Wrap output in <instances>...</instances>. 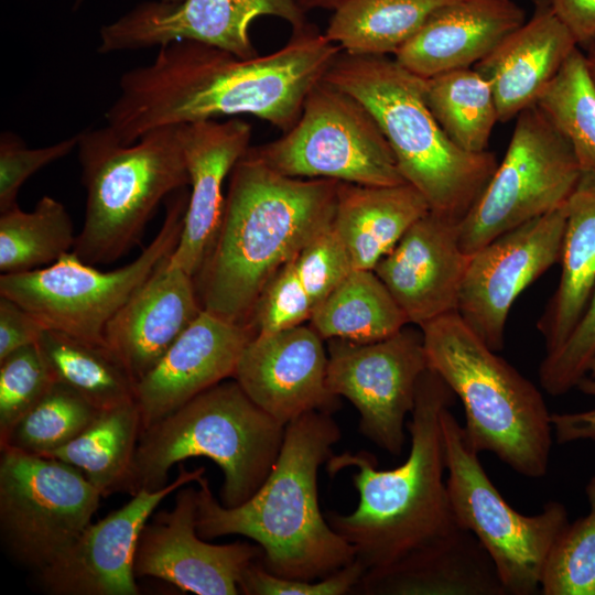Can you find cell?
<instances>
[{
    "label": "cell",
    "mask_w": 595,
    "mask_h": 595,
    "mask_svg": "<svg viewBox=\"0 0 595 595\" xmlns=\"http://www.w3.org/2000/svg\"><path fill=\"white\" fill-rule=\"evenodd\" d=\"M409 321L374 270H353L314 310L310 325L323 339L371 343Z\"/></svg>",
    "instance_id": "f1b7e54d"
},
{
    "label": "cell",
    "mask_w": 595,
    "mask_h": 595,
    "mask_svg": "<svg viewBox=\"0 0 595 595\" xmlns=\"http://www.w3.org/2000/svg\"><path fill=\"white\" fill-rule=\"evenodd\" d=\"M54 382L37 343L22 347L0 361V440Z\"/></svg>",
    "instance_id": "74e56055"
},
{
    "label": "cell",
    "mask_w": 595,
    "mask_h": 595,
    "mask_svg": "<svg viewBox=\"0 0 595 595\" xmlns=\"http://www.w3.org/2000/svg\"><path fill=\"white\" fill-rule=\"evenodd\" d=\"M374 595H507L495 564L463 528L382 578ZM371 593V595H372Z\"/></svg>",
    "instance_id": "83f0119b"
},
{
    "label": "cell",
    "mask_w": 595,
    "mask_h": 595,
    "mask_svg": "<svg viewBox=\"0 0 595 595\" xmlns=\"http://www.w3.org/2000/svg\"><path fill=\"white\" fill-rule=\"evenodd\" d=\"M323 79L365 105L404 181L421 193L431 212L459 224L498 163L489 151L467 152L448 139L425 102L424 77L394 57L342 50Z\"/></svg>",
    "instance_id": "5b68a950"
},
{
    "label": "cell",
    "mask_w": 595,
    "mask_h": 595,
    "mask_svg": "<svg viewBox=\"0 0 595 595\" xmlns=\"http://www.w3.org/2000/svg\"><path fill=\"white\" fill-rule=\"evenodd\" d=\"M180 127L191 188L181 237L169 261L195 277L221 219L224 182L250 147L251 126L231 118Z\"/></svg>",
    "instance_id": "7402d4cb"
},
{
    "label": "cell",
    "mask_w": 595,
    "mask_h": 595,
    "mask_svg": "<svg viewBox=\"0 0 595 595\" xmlns=\"http://www.w3.org/2000/svg\"><path fill=\"white\" fill-rule=\"evenodd\" d=\"M420 329L429 368L463 405L469 444L524 477L545 476L554 439L540 390L489 348L457 312Z\"/></svg>",
    "instance_id": "8992f818"
},
{
    "label": "cell",
    "mask_w": 595,
    "mask_h": 595,
    "mask_svg": "<svg viewBox=\"0 0 595 595\" xmlns=\"http://www.w3.org/2000/svg\"><path fill=\"white\" fill-rule=\"evenodd\" d=\"M314 309L291 259L263 288L249 324L257 334L277 332L310 321Z\"/></svg>",
    "instance_id": "f35d334b"
},
{
    "label": "cell",
    "mask_w": 595,
    "mask_h": 595,
    "mask_svg": "<svg viewBox=\"0 0 595 595\" xmlns=\"http://www.w3.org/2000/svg\"><path fill=\"white\" fill-rule=\"evenodd\" d=\"M558 288L538 321L545 354L561 347L595 290V177H582L566 204Z\"/></svg>",
    "instance_id": "4316f807"
},
{
    "label": "cell",
    "mask_w": 595,
    "mask_h": 595,
    "mask_svg": "<svg viewBox=\"0 0 595 595\" xmlns=\"http://www.w3.org/2000/svg\"><path fill=\"white\" fill-rule=\"evenodd\" d=\"M248 151L291 177L329 178L370 186L407 183L371 112L353 95L322 79L295 125Z\"/></svg>",
    "instance_id": "8fae6325"
},
{
    "label": "cell",
    "mask_w": 595,
    "mask_h": 595,
    "mask_svg": "<svg viewBox=\"0 0 595 595\" xmlns=\"http://www.w3.org/2000/svg\"><path fill=\"white\" fill-rule=\"evenodd\" d=\"M523 22L524 11L512 0H455L434 11L393 55L424 78L473 67Z\"/></svg>",
    "instance_id": "d4e9b609"
},
{
    "label": "cell",
    "mask_w": 595,
    "mask_h": 595,
    "mask_svg": "<svg viewBox=\"0 0 595 595\" xmlns=\"http://www.w3.org/2000/svg\"><path fill=\"white\" fill-rule=\"evenodd\" d=\"M340 52L311 22L292 29L279 50L251 58L196 41L171 42L153 62L121 76L106 127L121 144L159 127L221 116L252 115L286 132Z\"/></svg>",
    "instance_id": "6da1fadb"
},
{
    "label": "cell",
    "mask_w": 595,
    "mask_h": 595,
    "mask_svg": "<svg viewBox=\"0 0 595 595\" xmlns=\"http://www.w3.org/2000/svg\"><path fill=\"white\" fill-rule=\"evenodd\" d=\"M76 241L65 206L43 196L32 212L19 205L0 213L1 274L48 267L73 250Z\"/></svg>",
    "instance_id": "836d02e7"
},
{
    "label": "cell",
    "mask_w": 595,
    "mask_h": 595,
    "mask_svg": "<svg viewBox=\"0 0 595 595\" xmlns=\"http://www.w3.org/2000/svg\"><path fill=\"white\" fill-rule=\"evenodd\" d=\"M536 105L569 141L582 173L595 177V80L577 47Z\"/></svg>",
    "instance_id": "e575fe53"
},
{
    "label": "cell",
    "mask_w": 595,
    "mask_h": 595,
    "mask_svg": "<svg viewBox=\"0 0 595 595\" xmlns=\"http://www.w3.org/2000/svg\"><path fill=\"white\" fill-rule=\"evenodd\" d=\"M326 383L359 413V431L393 456L402 453L405 418L429 368L421 329L404 326L371 343L328 339Z\"/></svg>",
    "instance_id": "5bb4252c"
},
{
    "label": "cell",
    "mask_w": 595,
    "mask_h": 595,
    "mask_svg": "<svg viewBox=\"0 0 595 595\" xmlns=\"http://www.w3.org/2000/svg\"><path fill=\"white\" fill-rule=\"evenodd\" d=\"M453 1L345 0L324 33L351 54L393 55L434 11Z\"/></svg>",
    "instance_id": "4dcf8cb0"
},
{
    "label": "cell",
    "mask_w": 595,
    "mask_h": 595,
    "mask_svg": "<svg viewBox=\"0 0 595 595\" xmlns=\"http://www.w3.org/2000/svg\"><path fill=\"white\" fill-rule=\"evenodd\" d=\"M45 329L29 311L0 295V361L22 347L36 344Z\"/></svg>",
    "instance_id": "ee69618b"
},
{
    "label": "cell",
    "mask_w": 595,
    "mask_h": 595,
    "mask_svg": "<svg viewBox=\"0 0 595 595\" xmlns=\"http://www.w3.org/2000/svg\"><path fill=\"white\" fill-rule=\"evenodd\" d=\"M263 15L282 19L292 29L309 22L294 0L145 1L101 26L98 51H137L188 40L251 58L258 53L249 25Z\"/></svg>",
    "instance_id": "2e32d148"
},
{
    "label": "cell",
    "mask_w": 595,
    "mask_h": 595,
    "mask_svg": "<svg viewBox=\"0 0 595 595\" xmlns=\"http://www.w3.org/2000/svg\"><path fill=\"white\" fill-rule=\"evenodd\" d=\"M204 467L187 470L156 490H140L121 508L89 523L50 566L37 572L44 591L55 595H137L134 553L142 528L159 504L203 476Z\"/></svg>",
    "instance_id": "ac0fdd59"
},
{
    "label": "cell",
    "mask_w": 595,
    "mask_h": 595,
    "mask_svg": "<svg viewBox=\"0 0 595 595\" xmlns=\"http://www.w3.org/2000/svg\"><path fill=\"white\" fill-rule=\"evenodd\" d=\"M441 426L446 485L457 524L487 551L507 595L540 593L548 554L569 523L564 505L549 501L536 515L520 513L489 479L451 407L442 411Z\"/></svg>",
    "instance_id": "30bf717a"
},
{
    "label": "cell",
    "mask_w": 595,
    "mask_h": 595,
    "mask_svg": "<svg viewBox=\"0 0 595 595\" xmlns=\"http://www.w3.org/2000/svg\"><path fill=\"white\" fill-rule=\"evenodd\" d=\"M37 345L55 381L99 410L134 401V380L106 346L52 329L43 332Z\"/></svg>",
    "instance_id": "1f68e13d"
},
{
    "label": "cell",
    "mask_w": 595,
    "mask_h": 595,
    "mask_svg": "<svg viewBox=\"0 0 595 595\" xmlns=\"http://www.w3.org/2000/svg\"><path fill=\"white\" fill-rule=\"evenodd\" d=\"M161 1H165V2H176V1H180V0H161Z\"/></svg>",
    "instance_id": "f907efd6"
},
{
    "label": "cell",
    "mask_w": 595,
    "mask_h": 595,
    "mask_svg": "<svg viewBox=\"0 0 595 595\" xmlns=\"http://www.w3.org/2000/svg\"><path fill=\"white\" fill-rule=\"evenodd\" d=\"M595 358V290L577 325L556 350L545 354L540 368L541 387L551 396H561L588 375Z\"/></svg>",
    "instance_id": "ab89813d"
},
{
    "label": "cell",
    "mask_w": 595,
    "mask_h": 595,
    "mask_svg": "<svg viewBox=\"0 0 595 595\" xmlns=\"http://www.w3.org/2000/svg\"><path fill=\"white\" fill-rule=\"evenodd\" d=\"M364 573L363 564L355 559L324 578L292 580L268 572L261 560H258L244 572L239 589L246 595H344L356 589Z\"/></svg>",
    "instance_id": "7bdbcfd3"
},
{
    "label": "cell",
    "mask_w": 595,
    "mask_h": 595,
    "mask_svg": "<svg viewBox=\"0 0 595 595\" xmlns=\"http://www.w3.org/2000/svg\"><path fill=\"white\" fill-rule=\"evenodd\" d=\"M338 183L283 175L247 150L231 170L217 232L194 277L202 309L249 324L270 279L332 225Z\"/></svg>",
    "instance_id": "3957f363"
},
{
    "label": "cell",
    "mask_w": 595,
    "mask_h": 595,
    "mask_svg": "<svg viewBox=\"0 0 595 595\" xmlns=\"http://www.w3.org/2000/svg\"><path fill=\"white\" fill-rule=\"evenodd\" d=\"M202 310L194 277L167 257L109 321L106 347L137 382Z\"/></svg>",
    "instance_id": "603a6c76"
},
{
    "label": "cell",
    "mask_w": 595,
    "mask_h": 595,
    "mask_svg": "<svg viewBox=\"0 0 595 595\" xmlns=\"http://www.w3.org/2000/svg\"><path fill=\"white\" fill-rule=\"evenodd\" d=\"M342 432L331 413L312 411L285 425L279 456L260 488L244 504L217 501L205 475L197 479L196 531L204 540L238 534L253 540L277 576L317 581L356 559L354 548L324 518L317 473Z\"/></svg>",
    "instance_id": "277c9868"
},
{
    "label": "cell",
    "mask_w": 595,
    "mask_h": 595,
    "mask_svg": "<svg viewBox=\"0 0 595 595\" xmlns=\"http://www.w3.org/2000/svg\"><path fill=\"white\" fill-rule=\"evenodd\" d=\"M556 17L572 34L576 45L595 44V0H550Z\"/></svg>",
    "instance_id": "bcb514c9"
},
{
    "label": "cell",
    "mask_w": 595,
    "mask_h": 595,
    "mask_svg": "<svg viewBox=\"0 0 595 595\" xmlns=\"http://www.w3.org/2000/svg\"><path fill=\"white\" fill-rule=\"evenodd\" d=\"M469 259L459 245L458 223L429 210L374 271L409 323L420 327L457 312Z\"/></svg>",
    "instance_id": "44dd1931"
},
{
    "label": "cell",
    "mask_w": 595,
    "mask_h": 595,
    "mask_svg": "<svg viewBox=\"0 0 595 595\" xmlns=\"http://www.w3.org/2000/svg\"><path fill=\"white\" fill-rule=\"evenodd\" d=\"M292 263L314 307L354 270L348 252L332 225L309 241Z\"/></svg>",
    "instance_id": "60d3db41"
},
{
    "label": "cell",
    "mask_w": 595,
    "mask_h": 595,
    "mask_svg": "<svg viewBox=\"0 0 595 595\" xmlns=\"http://www.w3.org/2000/svg\"><path fill=\"white\" fill-rule=\"evenodd\" d=\"M425 102L448 139L464 151H487L498 118L489 83L474 68L424 78Z\"/></svg>",
    "instance_id": "d6a6232c"
},
{
    "label": "cell",
    "mask_w": 595,
    "mask_h": 595,
    "mask_svg": "<svg viewBox=\"0 0 595 595\" xmlns=\"http://www.w3.org/2000/svg\"><path fill=\"white\" fill-rule=\"evenodd\" d=\"M141 432L139 409L130 401L101 410L77 437L44 456L79 469L102 497L126 493Z\"/></svg>",
    "instance_id": "f546056e"
},
{
    "label": "cell",
    "mask_w": 595,
    "mask_h": 595,
    "mask_svg": "<svg viewBox=\"0 0 595 595\" xmlns=\"http://www.w3.org/2000/svg\"><path fill=\"white\" fill-rule=\"evenodd\" d=\"M430 207L409 183L370 186L339 182L332 228L354 270H374Z\"/></svg>",
    "instance_id": "484cf974"
},
{
    "label": "cell",
    "mask_w": 595,
    "mask_h": 595,
    "mask_svg": "<svg viewBox=\"0 0 595 595\" xmlns=\"http://www.w3.org/2000/svg\"><path fill=\"white\" fill-rule=\"evenodd\" d=\"M516 118L501 163L458 224L467 255L565 205L582 177L571 144L536 104Z\"/></svg>",
    "instance_id": "7c38bea8"
},
{
    "label": "cell",
    "mask_w": 595,
    "mask_h": 595,
    "mask_svg": "<svg viewBox=\"0 0 595 595\" xmlns=\"http://www.w3.org/2000/svg\"><path fill=\"white\" fill-rule=\"evenodd\" d=\"M284 430L235 379L221 381L141 432L126 493L160 489L173 465L205 457L223 472L220 502L239 506L271 472Z\"/></svg>",
    "instance_id": "52a82bcc"
},
{
    "label": "cell",
    "mask_w": 595,
    "mask_h": 595,
    "mask_svg": "<svg viewBox=\"0 0 595 595\" xmlns=\"http://www.w3.org/2000/svg\"><path fill=\"white\" fill-rule=\"evenodd\" d=\"M101 497L79 469L57 458L1 450V540L14 560L36 573L74 543Z\"/></svg>",
    "instance_id": "4fadbf2b"
},
{
    "label": "cell",
    "mask_w": 595,
    "mask_h": 595,
    "mask_svg": "<svg viewBox=\"0 0 595 595\" xmlns=\"http://www.w3.org/2000/svg\"><path fill=\"white\" fill-rule=\"evenodd\" d=\"M256 334L250 324L232 323L202 310L134 385L142 431L205 390L232 378L242 349Z\"/></svg>",
    "instance_id": "ffe728a7"
},
{
    "label": "cell",
    "mask_w": 595,
    "mask_h": 595,
    "mask_svg": "<svg viewBox=\"0 0 595 595\" xmlns=\"http://www.w3.org/2000/svg\"><path fill=\"white\" fill-rule=\"evenodd\" d=\"M455 396L443 379L428 368L421 376L415 404L407 423L410 451L405 461L380 469L368 452L333 454L329 476L356 467L353 483L359 495L348 515L326 513L329 526L355 550L365 573L355 591L368 594L385 576L415 559L459 526L444 477L445 445L441 413Z\"/></svg>",
    "instance_id": "7a4b0ae2"
},
{
    "label": "cell",
    "mask_w": 595,
    "mask_h": 595,
    "mask_svg": "<svg viewBox=\"0 0 595 595\" xmlns=\"http://www.w3.org/2000/svg\"><path fill=\"white\" fill-rule=\"evenodd\" d=\"M576 388L595 400V377L586 375ZM553 439L559 444L577 441L595 442V407L581 412L551 413Z\"/></svg>",
    "instance_id": "f6af8a7d"
},
{
    "label": "cell",
    "mask_w": 595,
    "mask_h": 595,
    "mask_svg": "<svg viewBox=\"0 0 595 595\" xmlns=\"http://www.w3.org/2000/svg\"><path fill=\"white\" fill-rule=\"evenodd\" d=\"M79 133L43 148H28L23 140L3 132L0 138V213L18 206L17 196L25 181L42 167L78 147Z\"/></svg>",
    "instance_id": "b9f144b4"
},
{
    "label": "cell",
    "mask_w": 595,
    "mask_h": 595,
    "mask_svg": "<svg viewBox=\"0 0 595 595\" xmlns=\"http://www.w3.org/2000/svg\"><path fill=\"white\" fill-rule=\"evenodd\" d=\"M77 148L87 198L72 251L88 264H106L139 242L163 199L190 185L181 127H159L131 144L107 127L89 129Z\"/></svg>",
    "instance_id": "ba28073f"
},
{
    "label": "cell",
    "mask_w": 595,
    "mask_h": 595,
    "mask_svg": "<svg viewBox=\"0 0 595 595\" xmlns=\"http://www.w3.org/2000/svg\"><path fill=\"white\" fill-rule=\"evenodd\" d=\"M294 1L305 13H307L316 9L334 11L345 0H294Z\"/></svg>",
    "instance_id": "7dc6e473"
},
{
    "label": "cell",
    "mask_w": 595,
    "mask_h": 595,
    "mask_svg": "<svg viewBox=\"0 0 595 595\" xmlns=\"http://www.w3.org/2000/svg\"><path fill=\"white\" fill-rule=\"evenodd\" d=\"M100 411L72 388L55 381L0 440V447L34 455L50 454L77 437Z\"/></svg>",
    "instance_id": "d590c367"
},
{
    "label": "cell",
    "mask_w": 595,
    "mask_h": 595,
    "mask_svg": "<svg viewBox=\"0 0 595 595\" xmlns=\"http://www.w3.org/2000/svg\"><path fill=\"white\" fill-rule=\"evenodd\" d=\"M533 6L531 18L473 66L489 83L501 122L534 105L577 47L550 0Z\"/></svg>",
    "instance_id": "cb8c5ba5"
},
{
    "label": "cell",
    "mask_w": 595,
    "mask_h": 595,
    "mask_svg": "<svg viewBox=\"0 0 595 595\" xmlns=\"http://www.w3.org/2000/svg\"><path fill=\"white\" fill-rule=\"evenodd\" d=\"M197 488L176 490L170 510L152 513L139 536L136 577H155L197 595H237L247 567L261 560L258 544H212L196 531Z\"/></svg>",
    "instance_id": "e0dca14e"
},
{
    "label": "cell",
    "mask_w": 595,
    "mask_h": 595,
    "mask_svg": "<svg viewBox=\"0 0 595 595\" xmlns=\"http://www.w3.org/2000/svg\"><path fill=\"white\" fill-rule=\"evenodd\" d=\"M585 57L591 75L595 80V48H593Z\"/></svg>",
    "instance_id": "c3c4849f"
},
{
    "label": "cell",
    "mask_w": 595,
    "mask_h": 595,
    "mask_svg": "<svg viewBox=\"0 0 595 595\" xmlns=\"http://www.w3.org/2000/svg\"><path fill=\"white\" fill-rule=\"evenodd\" d=\"M588 376L595 377V358L593 359V361H592V364L589 366Z\"/></svg>",
    "instance_id": "681fc988"
},
{
    "label": "cell",
    "mask_w": 595,
    "mask_h": 595,
    "mask_svg": "<svg viewBox=\"0 0 595 595\" xmlns=\"http://www.w3.org/2000/svg\"><path fill=\"white\" fill-rule=\"evenodd\" d=\"M566 204L496 237L470 255L457 313L494 351L504 348L507 318L517 298L560 262Z\"/></svg>",
    "instance_id": "9a60e30c"
},
{
    "label": "cell",
    "mask_w": 595,
    "mask_h": 595,
    "mask_svg": "<svg viewBox=\"0 0 595 595\" xmlns=\"http://www.w3.org/2000/svg\"><path fill=\"white\" fill-rule=\"evenodd\" d=\"M585 494L588 512L565 526L548 554L542 595H595V476Z\"/></svg>",
    "instance_id": "8d00e7d4"
},
{
    "label": "cell",
    "mask_w": 595,
    "mask_h": 595,
    "mask_svg": "<svg viewBox=\"0 0 595 595\" xmlns=\"http://www.w3.org/2000/svg\"><path fill=\"white\" fill-rule=\"evenodd\" d=\"M188 197L186 187L166 197L160 230L129 264L105 272L69 251L48 267L1 274L0 295L20 304L46 329L106 346L109 321L175 249Z\"/></svg>",
    "instance_id": "9c48e42d"
},
{
    "label": "cell",
    "mask_w": 595,
    "mask_h": 595,
    "mask_svg": "<svg viewBox=\"0 0 595 595\" xmlns=\"http://www.w3.org/2000/svg\"><path fill=\"white\" fill-rule=\"evenodd\" d=\"M328 356L311 326L256 334L242 349L234 379L245 393L282 425L304 413L333 414L339 397L326 383Z\"/></svg>",
    "instance_id": "d6986e66"
}]
</instances>
